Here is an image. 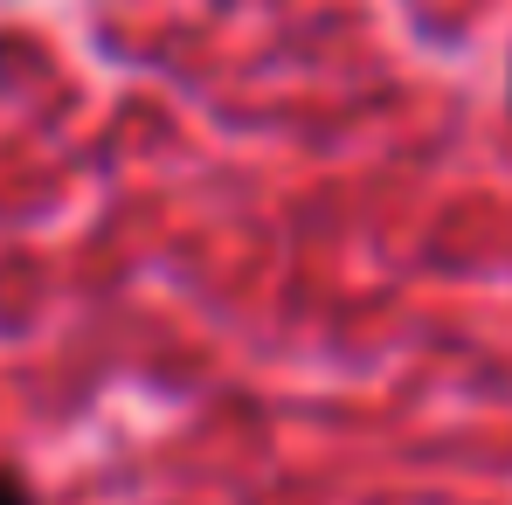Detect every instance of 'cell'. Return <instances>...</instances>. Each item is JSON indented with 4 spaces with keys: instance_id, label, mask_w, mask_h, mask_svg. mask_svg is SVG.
<instances>
[{
    "instance_id": "obj_1",
    "label": "cell",
    "mask_w": 512,
    "mask_h": 505,
    "mask_svg": "<svg viewBox=\"0 0 512 505\" xmlns=\"http://www.w3.org/2000/svg\"><path fill=\"white\" fill-rule=\"evenodd\" d=\"M0 505H35V492H28L14 471H0Z\"/></svg>"
}]
</instances>
